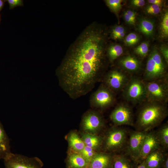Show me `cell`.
Instances as JSON below:
<instances>
[{"label": "cell", "instance_id": "obj_1", "mask_svg": "<svg viewBox=\"0 0 168 168\" xmlns=\"http://www.w3.org/2000/svg\"><path fill=\"white\" fill-rule=\"evenodd\" d=\"M106 36L97 24H91L70 46L57 68L59 85L71 99L90 92L107 72Z\"/></svg>", "mask_w": 168, "mask_h": 168}, {"label": "cell", "instance_id": "obj_2", "mask_svg": "<svg viewBox=\"0 0 168 168\" xmlns=\"http://www.w3.org/2000/svg\"><path fill=\"white\" fill-rule=\"evenodd\" d=\"M140 105L136 123L139 131L146 132L155 128L168 115L167 103L145 100Z\"/></svg>", "mask_w": 168, "mask_h": 168}, {"label": "cell", "instance_id": "obj_3", "mask_svg": "<svg viewBox=\"0 0 168 168\" xmlns=\"http://www.w3.org/2000/svg\"><path fill=\"white\" fill-rule=\"evenodd\" d=\"M167 64L158 49L154 48L148 55L142 78L148 82L168 77Z\"/></svg>", "mask_w": 168, "mask_h": 168}, {"label": "cell", "instance_id": "obj_4", "mask_svg": "<svg viewBox=\"0 0 168 168\" xmlns=\"http://www.w3.org/2000/svg\"><path fill=\"white\" fill-rule=\"evenodd\" d=\"M121 92L124 99L133 105L140 104L146 100L145 82L141 76H132Z\"/></svg>", "mask_w": 168, "mask_h": 168}, {"label": "cell", "instance_id": "obj_5", "mask_svg": "<svg viewBox=\"0 0 168 168\" xmlns=\"http://www.w3.org/2000/svg\"><path fill=\"white\" fill-rule=\"evenodd\" d=\"M144 82L146 93V100L167 103L168 76Z\"/></svg>", "mask_w": 168, "mask_h": 168}, {"label": "cell", "instance_id": "obj_6", "mask_svg": "<svg viewBox=\"0 0 168 168\" xmlns=\"http://www.w3.org/2000/svg\"><path fill=\"white\" fill-rule=\"evenodd\" d=\"M132 76L116 67L106 72L101 83L116 94L122 91Z\"/></svg>", "mask_w": 168, "mask_h": 168}, {"label": "cell", "instance_id": "obj_7", "mask_svg": "<svg viewBox=\"0 0 168 168\" xmlns=\"http://www.w3.org/2000/svg\"><path fill=\"white\" fill-rule=\"evenodd\" d=\"M116 101V94L102 83L92 93L89 99L92 107L100 110L110 107Z\"/></svg>", "mask_w": 168, "mask_h": 168}, {"label": "cell", "instance_id": "obj_8", "mask_svg": "<svg viewBox=\"0 0 168 168\" xmlns=\"http://www.w3.org/2000/svg\"><path fill=\"white\" fill-rule=\"evenodd\" d=\"M4 160L5 168H42L43 166L37 157H29L11 152Z\"/></svg>", "mask_w": 168, "mask_h": 168}, {"label": "cell", "instance_id": "obj_9", "mask_svg": "<svg viewBox=\"0 0 168 168\" xmlns=\"http://www.w3.org/2000/svg\"><path fill=\"white\" fill-rule=\"evenodd\" d=\"M105 124L104 119L98 111L91 110L87 111L82 118L81 125L84 133L96 134Z\"/></svg>", "mask_w": 168, "mask_h": 168}, {"label": "cell", "instance_id": "obj_10", "mask_svg": "<svg viewBox=\"0 0 168 168\" xmlns=\"http://www.w3.org/2000/svg\"><path fill=\"white\" fill-rule=\"evenodd\" d=\"M110 117L111 121L116 125H133L132 109L126 103L117 105L111 112Z\"/></svg>", "mask_w": 168, "mask_h": 168}, {"label": "cell", "instance_id": "obj_11", "mask_svg": "<svg viewBox=\"0 0 168 168\" xmlns=\"http://www.w3.org/2000/svg\"><path fill=\"white\" fill-rule=\"evenodd\" d=\"M126 132L124 129L114 128L107 133L104 142L105 149L114 151L121 149L124 145L126 138Z\"/></svg>", "mask_w": 168, "mask_h": 168}, {"label": "cell", "instance_id": "obj_12", "mask_svg": "<svg viewBox=\"0 0 168 168\" xmlns=\"http://www.w3.org/2000/svg\"><path fill=\"white\" fill-rule=\"evenodd\" d=\"M117 67L132 76L138 75L142 70V63L134 55L123 56L116 61Z\"/></svg>", "mask_w": 168, "mask_h": 168}, {"label": "cell", "instance_id": "obj_13", "mask_svg": "<svg viewBox=\"0 0 168 168\" xmlns=\"http://www.w3.org/2000/svg\"><path fill=\"white\" fill-rule=\"evenodd\" d=\"M146 133L138 131L132 132L130 135L128 152L132 160L135 162H138Z\"/></svg>", "mask_w": 168, "mask_h": 168}, {"label": "cell", "instance_id": "obj_14", "mask_svg": "<svg viewBox=\"0 0 168 168\" xmlns=\"http://www.w3.org/2000/svg\"><path fill=\"white\" fill-rule=\"evenodd\" d=\"M160 145L156 133L153 132L146 133L138 162L143 161L150 153L159 148Z\"/></svg>", "mask_w": 168, "mask_h": 168}, {"label": "cell", "instance_id": "obj_15", "mask_svg": "<svg viewBox=\"0 0 168 168\" xmlns=\"http://www.w3.org/2000/svg\"><path fill=\"white\" fill-rule=\"evenodd\" d=\"M113 156L104 153H97L89 162L88 168H110Z\"/></svg>", "mask_w": 168, "mask_h": 168}, {"label": "cell", "instance_id": "obj_16", "mask_svg": "<svg viewBox=\"0 0 168 168\" xmlns=\"http://www.w3.org/2000/svg\"><path fill=\"white\" fill-rule=\"evenodd\" d=\"M66 163L67 168H87L89 162L79 153L70 151Z\"/></svg>", "mask_w": 168, "mask_h": 168}, {"label": "cell", "instance_id": "obj_17", "mask_svg": "<svg viewBox=\"0 0 168 168\" xmlns=\"http://www.w3.org/2000/svg\"><path fill=\"white\" fill-rule=\"evenodd\" d=\"M164 157L162 151L158 148L148 155L144 160L148 168H161Z\"/></svg>", "mask_w": 168, "mask_h": 168}, {"label": "cell", "instance_id": "obj_18", "mask_svg": "<svg viewBox=\"0 0 168 168\" xmlns=\"http://www.w3.org/2000/svg\"><path fill=\"white\" fill-rule=\"evenodd\" d=\"M67 139L70 151L80 152L85 146L81 137L76 132H70Z\"/></svg>", "mask_w": 168, "mask_h": 168}, {"label": "cell", "instance_id": "obj_19", "mask_svg": "<svg viewBox=\"0 0 168 168\" xmlns=\"http://www.w3.org/2000/svg\"><path fill=\"white\" fill-rule=\"evenodd\" d=\"M9 139L0 121V159L3 160L11 152Z\"/></svg>", "mask_w": 168, "mask_h": 168}, {"label": "cell", "instance_id": "obj_20", "mask_svg": "<svg viewBox=\"0 0 168 168\" xmlns=\"http://www.w3.org/2000/svg\"><path fill=\"white\" fill-rule=\"evenodd\" d=\"M81 138L85 146L95 150L100 147L102 141L101 138L96 134L83 133L81 134Z\"/></svg>", "mask_w": 168, "mask_h": 168}, {"label": "cell", "instance_id": "obj_21", "mask_svg": "<svg viewBox=\"0 0 168 168\" xmlns=\"http://www.w3.org/2000/svg\"><path fill=\"white\" fill-rule=\"evenodd\" d=\"M123 49L120 45H110L106 50V55L109 63L113 64L123 54Z\"/></svg>", "mask_w": 168, "mask_h": 168}, {"label": "cell", "instance_id": "obj_22", "mask_svg": "<svg viewBox=\"0 0 168 168\" xmlns=\"http://www.w3.org/2000/svg\"><path fill=\"white\" fill-rule=\"evenodd\" d=\"M110 168H134L131 161L126 157L122 155L113 156Z\"/></svg>", "mask_w": 168, "mask_h": 168}, {"label": "cell", "instance_id": "obj_23", "mask_svg": "<svg viewBox=\"0 0 168 168\" xmlns=\"http://www.w3.org/2000/svg\"><path fill=\"white\" fill-rule=\"evenodd\" d=\"M154 26L153 22L147 19H142L139 24L138 29L144 35L151 36L153 33Z\"/></svg>", "mask_w": 168, "mask_h": 168}, {"label": "cell", "instance_id": "obj_24", "mask_svg": "<svg viewBox=\"0 0 168 168\" xmlns=\"http://www.w3.org/2000/svg\"><path fill=\"white\" fill-rule=\"evenodd\" d=\"M156 133L160 145L164 148L167 149L168 147V124H165L161 126Z\"/></svg>", "mask_w": 168, "mask_h": 168}, {"label": "cell", "instance_id": "obj_25", "mask_svg": "<svg viewBox=\"0 0 168 168\" xmlns=\"http://www.w3.org/2000/svg\"><path fill=\"white\" fill-rule=\"evenodd\" d=\"M135 54L141 58H143L147 56L149 52V44L147 42H144L135 48Z\"/></svg>", "mask_w": 168, "mask_h": 168}, {"label": "cell", "instance_id": "obj_26", "mask_svg": "<svg viewBox=\"0 0 168 168\" xmlns=\"http://www.w3.org/2000/svg\"><path fill=\"white\" fill-rule=\"evenodd\" d=\"M121 0H106L105 3L110 9L116 16H118V14L121 10L122 7Z\"/></svg>", "mask_w": 168, "mask_h": 168}, {"label": "cell", "instance_id": "obj_27", "mask_svg": "<svg viewBox=\"0 0 168 168\" xmlns=\"http://www.w3.org/2000/svg\"><path fill=\"white\" fill-rule=\"evenodd\" d=\"M125 34L124 27L121 26H116L112 29L110 36L115 40H120L124 37Z\"/></svg>", "mask_w": 168, "mask_h": 168}, {"label": "cell", "instance_id": "obj_28", "mask_svg": "<svg viewBox=\"0 0 168 168\" xmlns=\"http://www.w3.org/2000/svg\"><path fill=\"white\" fill-rule=\"evenodd\" d=\"M160 30L162 36L167 37L168 36V12L167 10L162 17L160 25Z\"/></svg>", "mask_w": 168, "mask_h": 168}, {"label": "cell", "instance_id": "obj_29", "mask_svg": "<svg viewBox=\"0 0 168 168\" xmlns=\"http://www.w3.org/2000/svg\"><path fill=\"white\" fill-rule=\"evenodd\" d=\"M89 162L96 153L95 150L85 146L83 149L79 152Z\"/></svg>", "mask_w": 168, "mask_h": 168}, {"label": "cell", "instance_id": "obj_30", "mask_svg": "<svg viewBox=\"0 0 168 168\" xmlns=\"http://www.w3.org/2000/svg\"><path fill=\"white\" fill-rule=\"evenodd\" d=\"M136 13L131 10H128L124 14V17L125 21L131 25H134L136 21Z\"/></svg>", "mask_w": 168, "mask_h": 168}, {"label": "cell", "instance_id": "obj_31", "mask_svg": "<svg viewBox=\"0 0 168 168\" xmlns=\"http://www.w3.org/2000/svg\"><path fill=\"white\" fill-rule=\"evenodd\" d=\"M139 41L138 36L134 33H130L126 36L124 41L125 44L128 46L135 45Z\"/></svg>", "mask_w": 168, "mask_h": 168}, {"label": "cell", "instance_id": "obj_32", "mask_svg": "<svg viewBox=\"0 0 168 168\" xmlns=\"http://www.w3.org/2000/svg\"><path fill=\"white\" fill-rule=\"evenodd\" d=\"M161 6L157 5L151 4L146 7L145 9L146 12L150 14L157 15L160 12Z\"/></svg>", "mask_w": 168, "mask_h": 168}, {"label": "cell", "instance_id": "obj_33", "mask_svg": "<svg viewBox=\"0 0 168 168\" xmlns=\"http://www.w3.org/2000/svg\"><path fill=\"white\" fill-rule=\"evenodd\" d=\"M161 54L166 63H168V49L167 46L162 45L160 47Z\"/></svg>", "mask_w": 168, "mask_h": 168}, {"label": "cell", "instance_id": "obj_34", "mask_svg": "<svg viewBox=\"0 0 168 168\" xmlns=\"http://www.w3.org/2000/svg\"><path fill=\"white\" fill-rule=\"evenodd\" d=\"M7 1L10 9H13L17 6L23 5V1L21 0H8Z\"/></svg>", "mask_w": 168, "mask_h": 168}, {"label": "cell", "instance_id": "obj_35", "mask_svg": "<svg viewBox=\"0 0 168 168\" xmlns=\"http://www.w3.org/2000/svg\"><path fill=\"white\" fill-rule=\"evenodd\" d=\"M131 3L135 7H140L144 5L145 1L144 0H132L131 1Z\"/></svg>", "mask_w": 168, "mask_h": 168}, {"label": "cell", "instance_id": "obj_36", "mask_svg": "<svg viewBox=\"0 0 168 168\" xmlns=\"http://www.w3.org/2000/svg\"><path fill=\"white\" fill-rule=\"evenodd\" d=\"M148 2L151 4H156L161 6L163 2L161 0H148Z\"/></svg>", "mask_w": 168, "mask_h": 168}, {"label": "cell", "instance_id": "obj_37", "mask_svg": "<svg viewBox=\"0 0 168 168\" xmlns=\"http://www.w3.org/2000/svg\"><path fill=\"white\" fill-rule=\"evenodd\" d=\"M162 167L163 168H168V157L167 155L165 156Z\"/></svg>", "mask_w": 168, "mask_h": 168}, {"label": "cell", "instance_id": "obj_38", "mask_svg": "<svg viewBox=\"0 0 168 168\" xmlns=\"http://www.w3.org/2000/svg\"><path fill=\"white\" fill-rule=\"evenodd\" d=\"M136 168H148L146 165L144 160L142 161Z\"/></svg>", "mask_w": 168, "mask_h": 168}, {"label": "cell", "instance_id": "obj_39", "mask_svg": "<svg viewBox=\"0 0 168 168\" xmlns=\"http://www.w3.org/2000/svg\"><path fill=\"white\" fill-rule=\"evenodd\" d=\"M3 4V2L2 1L0 0V11L2 9Z\"/></svg>", "mask_w": 168, "mask_h": 168}, {"label": "cell", "instance_id": "obj_40", "mask_svg": "<svg viewBox=\"0 0 168 168\" xmlns=\"http://www.w3.org/2000/svg\"></svg>", "mask_w": 168, "mask_h": 168}]
</instances>
